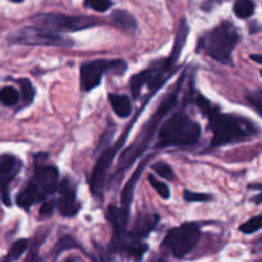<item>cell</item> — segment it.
Returning a JSON list of instances; mask_svg holds the SVG:
<instances>
[{
    "label": "cell",
    "instance_id": "1",
    "mask_svg": "<svg viewBox=\"0 0 262 262\" xmlns=\"http://www.w3.org/2000/svg\"><path fill=\"white\" fill-rule=\"evenodd\" d=\"M201 137V127L184 112L176 113L159 130L155 148L192 146Z\"/></svg>",
    "mask_w": 262,
    "mask_h": 262
},
{
    "label": "cell",
    "instance_id": "2",
    "mask_svg": "<svg viewBox=\"0 0 262 262\" xmlns=\"http://www.w3.org/2000/svg\"><path fill=\"white\" fill-rule=\"evenodd\" d=\"M207 118H209L210 127L214 133V138H212L214 146H224L228 143L239 142L257 133V127L248 119L237 117V115L222 114L217 112V109Z\"/></svg>",
    "mask_w": 262,
    "mask_h": 262
},
{
    "label": "cell",
    "instance_id": "3",
    "mask_svg": "<svg viewBox=\"0 0 262 262\" xmlns=\"http://www.w3.org/2000/svg\"><path fill=\"white\" fill-rule=\"evenodd\" d=\"M237 27L230 22H223L201 38L200 49L209 56L225 66H233V51L239 42Z\"/></svg>",
    "mask_w": 262,
    "mask_h": 262
},
{
    "label": "cell",
    "instance_id": "4",
    "mask_svg": "<svg viewBox=\"0 0 262 262\" xmlns=\"http://www.w3.org/2000/svg\"><path fill=\"white\" fill-rule=\"evenodd\" d=\"M177 101H178V96H177V92L174 94L168 95V96L164 99V101L161 102L159 109L156 110L154 117L146 123V125L143 127L142 132L138 136L136 142L130 146L128 150H125V152L123 154L122 158H120V165H123V168H128L130 165V163H133L136 158L141 155L143 151L146 150L148 145H150L151 140H152L154 135H155V130L158 128L160 120H163V118L173 109L177 105Z\"/></svg>",
    "mask_w": 262,
    "mask_h": 262
},
{
    "label": "cell",
    "instance_id": "5",
    "mask_svg": "<svg viewBox=\"0 0 262 262\" xmlns=\"http://www.w3.org/2000/svg\"><path fill=\"white\" fill-rule=\"evenodd\" d=\"M33 25L50 32H77L99 25V20L86 15H67L60 13H40L32 17Z\"/></svg>",
    "mask_w": 262,
    "mask_h": 262
},
{
    "label": "cell",
    "instance_id": "6",
    "mask_svg": "<svg viewBox=\"0 0 262 262\" xmlns=\"http://www.w3.org/2000/svg\"><path fill=\"white\" fill-rule=\"evenodd\" d=\"M201 232L199 225L194 223H187L178 228H174L166 234L163 241V247L168 248L173 256L182 258L188 255L199 243Z\"/></svg>",
    "mask_w": 262,
    "mask_h": 262
},
{
    "label": "cell",
    "instance_id": "7",
    "mask_svg": "<svg viewBox=\"0 0 262 262\" xmlns=\"http://www.w3.org/2000/svg\"><path fill=\"white\" fill-rule=\"evenodd\" d=\"M125 71H127V63L122 59L117 60L95 59V60L86 61L81 66V89L83 91H91L101 84L102 76L107 72L122 74Z\"/></svg>",
    "mask_w": 262,
    "mask_h": 262
},
{
    "label": "cell",
    "instance_id": "8",
    "mask_svg": "<svg viewBox=\"0 0 262 262\" xmlns=\"http://www.w3.org/2000/svg\"><path fill=\"white\" fill-rule=\"evenodd\" d=\"M9 41L20 45H40V46H56V48H71L74 45L72 40L63 37L59 33L50 32L43 28L32 26L25 27L9 36Z\"/></svg>",
    "mask_w": 262,
    "mask_h": 262
},
{
    "label": "cell",
    "instance_id": "9",
    "mask_svg": "<svg viewBox=\"0 0 262 262\" xmlns=\"http://www.w3.org/2000/svg\"><path fill=\"white\" fill-rule=\"evenodd\" d=\"M33 183L38 189V201H43L46 197L53 194L59 188V171L55 166L40 165L36 166L35 176L32 178Z\"/></svg>",
    "mask_w": 262,
    "mask_h": 262
},
{
    "label": "cell",
    "instance_id": "10",
    "mask_svg": "<svg viewBox=\"0 0 262 262\" xmlns=\"http://www.w3.org/2000/svg\"><path fill=\"white\" fill-rule=\"evenodd\" d=\"M120 143H122V140H120V142L118 143L115 147H112L109 148V150L105 151V152L100 156L96 165H95L94 170H92L91 177H90V188H91L92 194H94L95 197L102 196L107 170H109L110 165H112V161L113 159H114L115 154H117L118 146H119Z\"/></svg>",
    "mask_w": 262,
    "mask_h": 262
},
{
    "label": "cell",
    "instance_id": "11",
    "mask_svg": "<svg viewBox=\"0 0 262 262\" xmlns=\"http://www.w3.org/2000/svg\"><path fill=\"white\" fill-rule=\"evenodd\" d=\"M22 169V163L15 156L4 154L0 155V193L7 206H10V197L8 192L10 182L19 174Z\"/></svg>",
    "mask_w": 262,
    "mask_h": 262
},
{
    "label": "cell",
    "instance_id": "12",
    "mask_svg": "<svg viewBox=\"0 0 262 262\" xmlns=\"http://www.w3.org/2000/svg\"><path fill=\"white\" fill-rule=\"evenodd\" d=\"M59 197L56 200V207L61 216L72 217L77 215L81 209V205L77 202L76 199V186L73 181L66 178L59 184Z\"/></svg>",
    "mask_w": 262,
    "mask_h": 262
},
{
    "label": "cell",
    "instance_id": "13",
    "mask_svg": "<svg viewBox=\"0 0 262 262\" xmlns=\"http://www.w3.org/2000/svg\"><path fill=\"white\" fill-rule=\"evenodd\" d=\"M107 217L112 223L113 228V247L119 248L124 239V233L127 229L128 220H129V211L122 207L109 206L107 209Z\"/></svg>",
    "mask_w": 262,
    "mask_h": 262
},
{
    "label": "cell",
    "instance_id": "14",
    "mask_svg": "<svg viewBox=\"0 0 262 262\" xmlns=\"http://www.w3.org/2000/svg\"><path fill=\"white\" fill-rule=\"evenodd\" d=\"M159 223L158 215H141L137 220H136L133 229L129 233V239L132 242H141L145 237H147L148 233L154 230L156 224Z\"/></svg>",
    "mask_w": 262,
    "mask_h": 262
},
{
    "label": "cell",
    "instance_id": "15",
    "mask_svg": "<svg viewBox=\"0 0 262 262\" xmlns=\"http://www.w3.org/2000/svg\"><path fill=\"white\" fill-rule=\"evenodd\" d=\"M187 35H188V25H187L186 19H183L181 22V26H179L178 33H177V38L173 46V51H171L170 56L166 59V63H168L169 66L173 67L174 64H176V61L178 60L179 55H181L182 50H183L184 43H186Z\"/></svg>",
    "mask_w": 262,
    "mask_h": 262
},
{
    "label": "cell",
    "instance_id": "16",
    "mask_svg": "<svg viewBox=\"0 0 262 262\" xmlns=\"http://www.w3.org/2000/svg\"><path fill=\"white\" fill-rule=\"evenodd\" d=\"M109 102L115 114L120 118H128L132 114V102L125 95H109Z\"/></svg>",
    "mask_w": 262,
    "mask_h": 262
},
{
    "label": "cell",
    "instance_id": "17",
    "mask_svg": "<svg viewBox=\"0 0 262 262\" xmlns=\"http://www.w3.org/2000/svg\"><path fill=\"white\" fill-rule=\"evenodd\" d=\"M15 201H17L18 206L22 207V209H26V210L30 209V207L32 206L36 201H38L37 186H36V184L31 181L30 183H28L27 186L22 189V192L18 194Z\"/></svg>",
    "mask_w": 262,
    "mask_h": 262
},
{
    "label": "cell",
    "instance_id": "18",
    "mask_svg": "<svg viewBox=\"0 0 262 262\" xmlns=\"http://www.w3.org/2000/svg\"><path fill=\"white\" fill-rule=\"evenodd\" d=\"M110 18H112L115 26H118V27L124 31H132L136 30V27H137V20H136V18L130 13H128L127 10H114Z\"/></svg>",
    "mask_w": 262,
    "mask_h": 262
},
{
    "label": "cell",
    "instance_id": "19",
    "mask_svg": "<svg viewBox=\"0 0 262 262\" xmlns=\"http://www.w3.org/2000/svg\"><path fill=\"white\" fill-rule=\"evenodd\" d=\"M145 164H146V161H143V163L138 166V169L135 171V174H133L132 178L129 179V182H128L127 186L124 187V189H123V192H122L123 209L127 210V211H129L130 201H132V197H133V189H135L136 183H137L138 178H140L141 170H143V168H145Z\"/></svg>",
    "mask_w": 262,
    "mask_h": 262
},
{
    "label": "cell",
    "instance_id": "20",
    "mask_svg": "<svg viewBox=\"0 0 262 262\" xmlns=\"http://www.w3.org/2000/svg\"><path fill=\"white\" fill-rule=\"evenodd\" d=\"M234 13L241 19H247L255 13V4L252 0H237L234 3Z\"/></svg>",
    "mask_w": 262,
    "mask_h": 262
},
{
    "label": "cell",
    "instance_id": "21",
    "mask_svg": "<svg viewBox=\"0 0 262 262\" xmlns=\"http://www.w3.org/2000/svg\"><path fill=\"white\" fill-rule=\"evenodd\" d=\"M19 101V92L14 87H3L0 89V102L5 106H13Z\"/></svg>",
    "mask_w": 262,
    "mask_h": 262
},
{
    "label": "cell",
    "instance_id": "22",
    "mask_svg": "<svg viewBox=\"0 0 262 262\" xmlns=\"http://www.w3.org/2000/svg\"><path fill=\"white\" fill-rule=\"evenodd\" d=\"M262 229V215H257L255 217H251L250 220L239 227V230L245 234H252V233L258 232Z\"/></svg>",
    "mask_w": 262,
    "mask_h": 262
},
{
    "label": "cell",
    "instance_id": "23",
    "mask_svg": "<svg viewBox=\"0 0 262 262\" xmlns=\"http://www.w3.org/2000/svg\"><path fill=\"white\" fill-rule=\"evenodd\" d=\"M27 247H28L27 239L17 241V242H14V245H13L12 248L9 250L8 258H9V260H18V258L25 253V251L27 250Z\"/></svg>",
    "mask_w": 262,
    "mask_h": 262
},
{
    "label": "cell",
    "instance_id": "24",
    "mask_svg": "<svg viewBox=\"0 0 262 262\" xmlns=\"http://www.w3.org/2000/svg\"><path fill=\"white\" fill-rule=\"evenodd\" d=\"M18 84H19L20 90H22V95H23V99H25V101L27 102H31L33 100V97H35V89H33L32 83H31L30 79L27 78H20L18 79Z\"/></svg>",
    "mask_w": 262,
    "mask_h": 262
},
{
    "label": "cell",
    "instance_id": "25",
    "mask_svg": "<svg viewBox=\"0 0 262 262\" xmlns=\"http://www.w3.org/2000/svg\"><path fill=\"white\" fill-rule=\"evenodd\" d=\"M247 101L253 109L262 117V90H256L247 94Z\"/></svg>",
    "mask_w": 262,
    "mask_h": 262
},
{
    "label": "cell",
    "instance_id": "26",
    "mask_svg": "<svg viewBox=\"0 0 262 262\" xmlns=\"http://www.w3.org/2000/svg\"><path fill=\"white\" fill-rule=\"evenodd\" d=\"M148 182H150L151 186L155 188V191L158 192L159 196L163 197V199H169V197H170V188L168 187V184L164 183V182H160L154 176H148Z\"/></svg>",
    "mask_w": 262,
    "mask_h": 262
},
{
    "label": "cell",
    "instance_id": "27",
    "mask_svg": "<svg viewBox=\"0 0 262 262\" xmlns=\"http://www.w3.org/2000/svg\"><path fill=\"white\" fill-rule=\"evenodd\" d=\"M112 0H84V5L87 8H91L99 13L107 12L112 8Z\"/></svg>",
    "mask_w": 262,
    "mask_h": 262
},
{
    "label": "cell",
    "instance_id": "28",
    "mask_svg": "<svg viewBox=\"0 0 262 262\" xmlns=\"http://www.w3.org/2000/svg\"><path fill=\"white\" fill-rule=\"evenodd\" d=\"M152 169L154 171H155L156 174H159L163 179H168V181H173L174 179V173L168 164L156 163L152 165Z\"/></svg>",
    "mask_w": 262,
    "mask_h": 262
},
{
    "label": "cell",
    "instance_id": "29",
    "mask_svg": "<svg viewBox=\"0 0 262 262\" xmlns=\"http://www.w3.org/2000/svg\"><path fill=\"white\" fill-rule=\"evenodd\" d=\"M147 245L141 242H132V245L129 246V253L136 261H140L143 257L145 252L147 251Z\"/></svg>",
    "mask_w": 262,
    "mask_h": 262
},
{
    "label": "cell",
    "instance_id": "30",
    "mask_svg": "<svg viewBox=\"0 0 262 262\" xmlns=\"http://www.w3.org/2000/svg\"><path fill=\"white\" fill-rule=\"evenodd\" d=\"M196 102H197V105H199L200 109H201L202 114H205L206 117H209L210 114H212V113L216 110V107H215L214 105H212L211 102L206 99V97L202 96V95H197Z\"/></svg>",
    "mask_w": 262,
    "mask_h": 262
},
{
    "label": "cell",
    "instance_id": "31",
    "mask_svg": "<svg viewBox=\"0 0 262 262\" xmlns=\"http://www.w3.org/2000/svg\"><path fill=\"white\" fill-rule=\"evenodd\" d=\"M212 197L210 194L205 193H197V192H191V191H184V200L188 202H205L210 201Z\"/></svg>",
    "mask_w": 262,
    "mask_h": 262
},
{
    "label": "cell",
    "instance_id": "32",
    "mask_svg": "<svg viewBox=\"0 0 262 262\" xmlns=\"http://www.w3.org/2000/svg\"><path fill=\"white\" fill-rule=\"evenodd\" d=\"M74 247H78V245L76 243V241L73 239L72 237H63L60 241L58 242L55 247V253L63 252L64 250H69V248H74Z\"/></svg>",
    "mask_w": 262,
    "mask_h": 262
},
{
    "label": "cell",
    "instance_id": "33",
    "mask_svg": "<svg viewBox=\"0 0 262 262\" xmlns=\"http://www.w3.org/2000/svg\"><path fill=\"white\" fill-rule=\"evenodd\" d=\"M56 206V201H45L40 207L41 217H49L53 215L54 209Z\"/></svg>",
    "mask_w": 262,
    "mask_h": 262
},
{
    "label": "cell",
    "instance_id": "34",
    "mask_svg": "<svg viewBox=\"0 0 262 262\" xmlns=\"http://www.w3.org/2000/svg\"><path fill=\"white\" fill-rule=\"evenodd\" d=\"M250 188H255L257 189L258 192H260V194L256 197H253L252 201H255L256 204H262V184H252V186H250Z\"/></svg>",
    "mask_w": 262,
    "mask_h": 262
},
{
    "label": "cell",
    "instance_id": "35",
    "mask_svg": "<svg viewBox=\"0 0 262 262\" xmlns=\"http://www.w3.org/2000/svg\"><path fill=\"white\" fill-rule=\"evenodd\" d=\"M26 262H41L40 257L37 256V253L36 252H31L30 255H28L27 260H26Z\"/></svg>",
    "mask_w": 262,
    "mask_h": 262
},
{
    "label": "cell",
    "instance_id": "36",
    "mask_svg": "<svg viewBox=\"0 0 262 262\" xmlns=\"http://www.w3.org/2000/svg\"><path fill=\"white\" fill-rule=\"evenodd\" d=\"M251 59H252L253 61H256V63L262 64V55H260V54H252V55H251Z\"/></svg>",
    "mask_w": 262,
    "mask_h": 262
},
{
    "label": "cell",
    "instance_id": "37",
    "mask_svg": "<svg viewBox=\"0 0 262 262\" xmlns=\"http://www.w3.org/2000/svg\"><path fill=\"white\" fill-rule=\"evenodd\" d=\"M151 262H165V260H163V258H156V260H154Z\"/></svg>",
    "mask_w": 262,
    "mask_h": 262
},
{
    "label": "cell",
    "instance_id": "38",
    "mask_svg": "<svg viewBox=\"0 0 262 262\" xmlns=\"http://www.w3.org/2000/svg\"><path fill=\"white\" fill-rule=\"evenodd\" d=\"M9 2H13V3H22L23 0H9Z\"/></svg>",
    "mask_w": 262,
    "mask_h": 262
},
{
    "label": "cell",
    "instance_id": "39",
    "mask_svg": "<svg viewBox=\"0 0 262 262\" xmlns=\"http://www.w3.org/2000/svg\"><path fill=\"white\" fill-rule=\"evenodd\" d=\"M261 76H262V71H261Z\"/></svg>",
    "mask_w": 262,
    "mask_h": 262
}]
</instances>
